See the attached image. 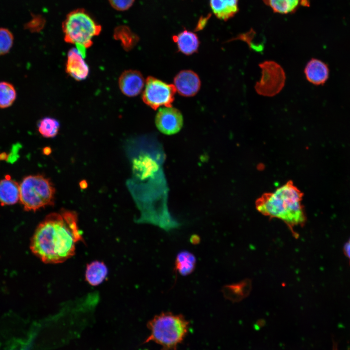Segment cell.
Masks as SVG:
<instances>
[{"instance_id":"6da1fadb","label":"cell","mask_w":350,"mask_h":350,"mask_svg":"<svg viewBox=\"0 0 350 350\" xmlns=\"http://www.w3.org/2000/svg\"><path fill=\"white\" fill-rule=\"evenodd\" d=\"M77 214L63 210L48 214L36 227L31 238L32 253L46 263L62 262L75 253L83 240Z\"/></svg>"},{"instance_id":"7a4b0ae2","label":"cell","mask_w":350,"mask_h":350,"mask_svg":"<svg viewBox=\"0 0 350 350\" xmlns=\"http://www.w3.org/2000/svg\"><path fill=\"white\" fill-rule=\"evenodd\" d=\"M303 193L289 180L274 192H266L255 202L257 210L271 218H278L284 222L293 235L294 227L302 226L306 216L301 204Z\"/></svg>"},{"instance_id":"3957f363","label":"cell","mask_w":350,"mask_h":350,"mask_svg":"<svg viewBox=\"0 0 350 350\" xmlns=\"http://www.w3.org/2000/svg\"><path fill=\"white\" fill-rule=\"evenodd\" d=\"M147 327L150 334L144 343L152 341L161 350H176L188 332L189 322L181 315L163 312L149 320Z\"/></svg>"},{"instance_id":"277c9868","label":"cell","mask_w":350,"mask_h":350,"mask_svg":"<svg viewBox=\"0 0 350 350\" xmlns=\"http://www.w3.org/2000/svg\"><path fill=\"white\" fill-rule=\"evenodd\" d=\"M66 42L75 45L85 57V51L93 44L92 39L100 35L101 26L85 10L82 8L70 12L62 25Z\"/></svg>"},{"instance_id":"5b68a950","label":"cell","mask_w":350,"mask_h":350,"mask_svg":"<svg viewBox=\"0 0 350 350\" xmlns=\"http://www.w3.org/2000/svg\"><path fill=\"white\" fill-rule=\"evenodd\" d=\"M55 192L49 179L42 175H30L19 184V200L25 210L35 211L53 205Z\"/></svg>"},{"instance_id":"8992f818","label":"cell","mask_w":350,"mask_h":350,"mask_svg":"<svg viewBox=\"0 0 350 350\" xmlns=\"http://www.w3.org/2000/svg\"><path fill=\"white\" fill-rule=\"evenodd\" d=\"M262 77L256 82L255 89L261 95L272 97L278 94L284 86L286 76L283 68L275 61H265L259 65Z\"/></svg>"},{"instance_id":"52a82bcc","label":"cell","mask_w":350,"mask_h":350,"mask_svg":"<svg viewBox=\"0 0 350 350\" xmlns=\"http://www.w3.org/2000/svg\"><path fill=\"white\" fill-rule=\"evenodd\" d=\"M175 92L174 85L150 76L145 81L142 99L146 105L154 109L161 106H171Z\"/></svg>"},{"instance_id":"ba28073f","label":"cell","mask_w":350,"mask_h":350,"mask_svg":"<svg viewBox=\"0 0 350 350\" xmlns=\"http://www.w3.org/2000/svg\"><path fill=\"white\" fill-rule=\"evenodd\" d=\"M183 123L181 112L172 106L160 108L156 116L155 123L157 128L165 135H171L178 132Z\"/></svg>"},{"instance_id":"9c48e42d","label":"cell","mask_w":350,"mask_h":350,"mask_svg":"<svg viewBox=\"0 0 350 350\" xmlns=\"http://www.w3.org/2000/svg\"><path fill=\"white\" fill-rule=\"evenodd\" d=\"M66 71L74 80L81 81L88 76L89 69L85 60V56L77 48L70 49L68 53Z\"/></svg>"},{"instance_id":"30bf717a","label":"cell","mask_w":350,"mask_h":350,"mask_svg":"<svg viewBox=\"0 0 350 350\" xmlns=\"http://www.w3.org/2000/svg\"><path fill=\"white\" fill-rule=\"evenodd\" d=\"M174 82L176 91L184 97L195 95L201 86L199 76L191 70L180 71L175 76Z\"/></svg>"},{"instance_id":"8fae6325","label":"cell","mask_w":350,"mask_h":350,"mask_svg":"<svg viewBox=\"0 0 350 350\" xmlns=\"http://www.w3.org/2000/svg\"><path fill=\"white\" fill-rule=\"evenodd\" d=\"M145 84L141 73L136 70H129L121 74L118 85L121 92L129 97L139 95L142 91Z\"/></svg>"},{"instance_id":"7c38bea8","label":"cell","mask_w":350,"mask_h":350,"mask_svg":"<svg viewBox=\"0 0 350 350\" xmlns=\"http://www.w3.org/2000/svg\"><path fill=\"white\" fill-rule=\"evenodd\" d=\"M307 80L315 85L324 84L327 80L329 70L326 64L316 58L308 61L304 69Z\"/></svg>"},{"instance_id":"4fadbf2b","label":"cell","mask_w":350,"mask_h":350,"mask_svg":"<svg viewBox=\"0 0 350 350\" xmlns=\"http://www.w3.org/2000/svg\"><path fill=\"white\" fill-rule=\"evenodd\" d=\"M19 200V184L7 175L0 181V203L2 206L14 205Z\"/></svg>"},{"instance_id":"5bb4252c","label":"cell","mask_w":350,"mask_h":350,"mask_svg":"<svg viewBox=\"0 0 350 350\" xmlns=\"http://www.w3.org/2000/svg\"><path fill=\"white\" fill-rule=\"evenodd\" d=\"M173 40L176 44L178 50L186 55L195 53L199 46V40L197 35L186 30L173 36Z\"/></svg>"},{"instance_id":"9a60e30c","label":"cell","mask_w":350,"mask_h":350,"mask_svg":"<svg viewBox=\"0 0 350 350\" xmlns=\"http://www.w3.org/2000/svg\"><path fill=\"white\" fill-rule=\"evenodd\" d=\"M210 6L219 19L227 20L238 11V0H210Z\"/></svg>"},{"instance_id":"2e32d148","label":"cell","mask_w":350,"mask_h":350,"mask_svg":"<svg viewBox=\"0 0 350 350\" xmlns=\"http://www.w3.org/2000/svg\"><path fill=\"white\" fill-rule=\"evenodd\" d=\"M275 13L287 14L295 12L300 6L309 7V0H262Z\"/></svg>"},{"instance_id":"e0dca14e","label":"cell","mask_w":350,"mask_h":350,"mask_svg":"<svg viewBox=\"0 0 350 350\" xmlns=\"http://www.w3.org/2000/svg\"><path fill=\"white\" fill-rule=\"evenodd\" d=\"M107 273V268L104 262L98 261L92 262L87 266L86 280L90 285L96 286L103 282Z\"/></svg>"},{"instance_id":"ac0fdd59","label":"cell","mask_w":350,"mask_h":350,"mask_svg":"<svg viewBox=\"0 0 350 350\" xmlns=\"http://www.w3.org/2000/svg\"><path fill=\"white\" fill-rule=\"evenodd\" d=\"M196 262V258L192 253L187 250L181 251L177 254L175 259V270L181 276L189 275L194 271Z\"/></svg>"},{"instance_id":"d6986e66","label":"cell","mask_w":350,"mask_h":350,"mask_svg":"<svg viewBox=\"0 0 350 350\" xmlns=\"http://www.w3.org/2000/svg\"><path fill=\"white\" fill-rule=\"evenodd\" d=\"M114 39L120 41L123 49L131 51L139 41L138 36L127 26L121 25L116 27L113 33Z\"/></svg>"},{"instance_id":"ffe728a7","label":"cell","mask_w":350,"mask_h":350,"mask_svg":"<svg viewBox=\"0 0 350 350\" xmlns=\"http://www.w3.org/2000/svg\"><path fill=\"white\" fill-rule=\"evenodd\" d=\"M133 167L136 174L142 178L151 176L158 169L156 162L147 156H141L135 159Z\"/></svg>"},{"instance_id":"44dd1931","label":"cell","mask_w":350,"mask_h":350,"mask_svg":"<svg viewBox=\"0 0 350 350\" xmlns=\"http://www.w3.org/2000/svg\"><path fill=\"white\" fill-rule=\"evenodd\" d=\"M60 123L55 118L46 117L40 120L38 123V130L40 134L46 138L55 137L59 130Z\"/></svg>"},{"instance_id":"7402d4cb","label":"cell","mask_w":350,"mask_h":350,"mask_svg":"<svg viewBox=\"0 0 350 350\" xmlns=\"http://www.w3.org/2000/svg\"><path fill=\"white\" fill-rule=\"evenodd\" d=\"M16 97V91L13 85L6 82H0V108L11 106Z\"/></svg>"},{"instance_id":"603a6c76","label":"cell","mask_w":350,"mask_h":350,"mask_svg":"<svg viewBox=\"0 0 350 350\" xmlns=\"http://www.w3.org/2000/svg\"><path fill=\"white\" fill-rule=\"evenodd\" d=\"M14 42V36L8 29L0 28V55L7 53Z\"/></svg>"},{"instance_id":"cb8c5ba5","label":"cell","mask_w":350,"mask_h":350,"mask_svg":"<svg viewBox=\"0 0 350 350\" xmlns=\"http://www.w3.org/2000/svg\"><path fill=\"white\" fill-rule=\"evenodd\" d=\"M45 24V20L41 17L35 16L26 25L25 28L32 32L41 31Z\"/></svg>"},{"instance_id":"d4e9b609","label":"cell","mask_w":350,"mask_h":350,"mask_svg":"<svg viewBox=\"0 0 350 350\" xmlns=\"http://www.w3.org/2000/svg\"><path fill=\"white\" fill-rule=\"evenodd\" d=\"M108 1L114 9L123 11L128 10L132 6L135 0H108Z\"/></svg>"},{"instance_id":"484cf974","label":"cell","mask_w":350,"mask_h":350,"mask_svg":"<svg viewBox=\"0 0 350 350\" xmlns=\"http://www.w3.org/2000/svg\"><path fill=\"white\" fill-rule=\"evenodd\" d=\"M209 16L206 17H201L197 24L195 30L196 31H199L203 29L206 25L207 21L209 18Z\"/></svg>"},{"instance_id":"4316f807","label":"cell","mask_w":350,"mask_h":350,"mask_svg":"<svg viewBox=\"0 0 350 350\" xmlns=\"http://www.w3.org/2000/svg\"><path fill=\"white\" fill-rule=\"evenodd\" d=\"M343 252L350 262V238L344 245Z\"/></svg>"},{"instance_id":"83f0119b","label":"cell","mask_w":350,"mask_h":350,"mask_svg":"<svg viewBox=\"0 0 350 350\" xmlns=\"http://www.w3.org/2000/svg\"><path fill=\"white\" fill-rule=\"evenodd\" d=\"M51 150L49 147H46L43 150V152L46 155H49L50 154Z\"/></svg>"}]
</instances>
